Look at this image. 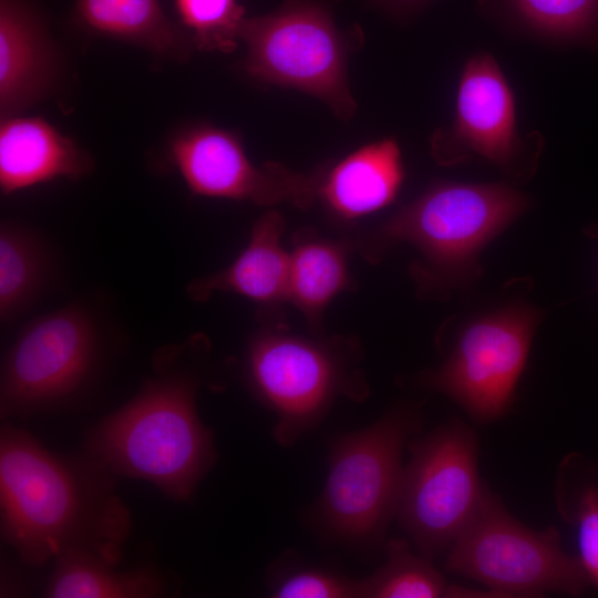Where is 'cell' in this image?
Returning a JSON list of instances; mask_svg holds the SVG:
<instances>
[{
  "instance_id": "obj_1",
  "label": "cell",
  "mask_w": 598,
  "mask_h": 598,
  "mask_svg": "<svg viewBox=\"0 0 598 598\" xmlns=\"http://www.w3.org/2000/svg\"><path fill=\"white\" fill-rule=\"evenodd\" d=\"M113 473L90 456L56 453L4 421L0 431V534L24 567L69 550L118 565L132 529Z\"/></svg>"
},
{
  "instance_id": "obj_2",
  "label": "cell",
  "mask_w": 598,
  "mask_h": 598,
  "mask_svg": "<svg viewBox=\"0 0 598 598\" xmlns=\"http://www.w3.org/2000/svg\"><path fill=\"white\" fill-rule=\"evenodd\" d=\"M198 380L163 364L124 405L93 425L84 452L115 476L151 483L189 499L217 460L212 431L196 406Z\"/></svg>"
},
{
  "instance_id": "obj_3",
  "label": "cell",
  "mask_w": 598,
  "mask_h": 598,
  "mask_svg": "<svg viewBox=\"0 0 598 598\" xmlns=\"http://www.w3.org/2000/svg\"><path fill=\"white\" fill-rule=\"evenodd\" d=\"M528 207V198L506 184L441 181L365 237L363 254L378 258L408 243L422 256L413 267L420 289L445 291L476 278L481 250Z\"/></svg>"
},
{
  "instance_id": "obj_4",
  "label": "cell",
  "mask_w": 598,
  "mask_h": 598,
  "mask_svg": "<svg viewBox=\"0 0 598 598\" xmlns=\"http://www.w3.org/2000/svg\"><path fill=\"white\" fill-rule=\"evenodd\" d=\"M420 425L417 408L399 405L333 442L317 509L327 534L354 545L382 539L396 515L403 448Z\"/></svg>"
},
{
  "instance_id": "obj_5",
  "label": "cell",
  "mask_w": 598,
  "mask_h": 598,
  "mask_svg": "<svg viewBox=\"0 0 598 598\" xmlns=\"http://www.w3.org/2000/svg\"><path fill=\"white\" fill-rule=\"evenodd\" d=\"M239 38L246 47L241 68L249 78L312 95L341 120L353 116L351 37L337 27L324 2L283 0L272 12L245 18Z\"/></svg>"
},
{
  "instance_id": "obj_6",
  "label": "cell",
  "mask_w": 598,
  "mask_h": 598,
  "mask_svg": "<svg viewBox=\"0 0 598 598\" xmlns=\"http://www.w3.org/2000/svg\"><path fill=\"white\" fill-rule=\"evenodd\" d=\"M445 569L501 597L582 595L591 585L579 558L561 546L555 527L532 529L485 485L478 507L447 550Z\"/></svg>"
},
{
  "instance_id": "obj_7",
  "label": "cell",
  "mask_w": 598,
  "mask_h": 598,
  "mask_svg": "<svg viewBox=\"0 0 598 598\" xmlns=\"http://www.w3.org/2000/svg\"><path fill=\"white\" fill-rule=\"evenodd\" d=\"M355 364L351 342L270 328L254 336L245 357L248 384L276 415L274 436L281 445L295 443L313 427L337 398L365 396L368 389Z\"/></svg>"
},
{
  "instance_id": "obj_8",
  "label": "cell",
  "mask_w": 598,
  "mask_h": 598,
  "mask_svg": "<svg viewBox=\"0 0 598 598\" xmlns=\"http://www.w3.org/2000/svg\"><path fill=\"white\" fill-rule=\"evenodd\" d=\"M102 361L92 317L72 305L41 316L7 350L0 377V415L24 420L72 405Z\"/></svg>"
},
{
  "instance_id": "obj_9",
  "label": "cell",
  "mask_w": 598,
  "mask_h": 598,
  "mask_svg": "<svg viewBox=\"0 0 598 598\" xmlns=\"http://www.w3.org/2000/svg\"><path fill=\"white\" fill-rule=\"evenodd\" d=\"M409 450L395 516L417 553L432 561L447 553L481 502L477 440L453 419L411 440Z\"/></svg>"
},
{
  "instance_id": "obj_10",
  "label": "cell",
  "mask_w": 598,
  "mask_h": 598,
  "mask_svg": "<svg viewBox=\"0 0 598 598\" xmlns=\"http://www.w3.org/2000/svg\"><path fill=\"white\" fill-rule=\"evenodd\" d=\"M543 138L518 133L514 93L496 59L487 52L463 65L453 122L437 128L431 155L443 166L482 157L505 174L524 178L536 168Z\"/></svg>"
},
{
  "instance_id": "obj_11",
  "label": "cell",
  "mask_w": 598,
  "mask_h": 598,
  "mask_svg": "<svg viewBox=\"0 0 598 598\" xmlns=\"http://www.w3.org/2000/svg\"><path fill=\"white\" fill-rule=\"evenodd\" d=\"M537 319L529 308L512 307L475 320L444 363L424 373V385L448 396L477 421L497 420L512 404Z\"/></svg>"
},
{
  "instance_id": "obj_12",
  "label": "cell",
  "mask_w": 598,
  "mask_h": 598,
  "mask_svg": "<svg viewBox=\"0 0 598 598\" xmlns=\"http://www.w3.org/2000/svg\"><path fill=\"white\" fill-rule=\"evenodd\" d=\"M169 157L194 195L270 206L290 203L309 208L318 199L320 173L303 174L268 162L257 165L230 131L196 124L169 142Z\"/></svg>"
},
{
  "instance_id": "obj_13",
  "label": "cell",
  "mask_w": 598,
  "mask_h": 598,
  "mask_svg": "<svg viewBox=\"0 0 598 598\" xmlns=\"http://www.w3.org/2000/svg\"><path fill=\"white\" fill-rule=\"evenodd\" d=\"M59 71V55L38 8L31 0H0L1 118L47 97Z\"/></svg>"
},
{
  "instance_id": "obj_14",
  "label": "cell",
  "mask_w": 598,
  "mask_h": 598,
  "mask_svg": "<svg viewBox=\"0 0 598 598\" xmlns=\"http://www.w3.org/2000/svg\"><path fill=\"white\" fill-rule=\"evenodd\" d=\"M93 159L41 116L6 117L0 125V188L3 195L56 178L76 181Z\"/></svg>"
},
{
  "instance_id": "obj_15",
  "label": "cell",
  "mask_w": 598,
  "mask_h": 598,
  "mask_svg": "<svg viewBox=\"0 0 598 598\" xmlns=\"http://www.w3.org/2000/svg\"><path fill=\"white\" fill-rule=\"evenodd\" d=\"M404 179L400 146L385 137L365 144L320 173L318 198L337 217L353 220L391 204Z\"/></svg>"
},
{
  "instance_id": "obj_16",
  "label": "cell",
  "mask_w": 598,
  "mask_h": 598,
  "mask_svg": "<svg viewBox=\"0 0 598 598\" xmlns=\"http://www.w3.org/2000/svg\"><path fill=\"white\" fill-rule=\"evenodd\" d=\"M285 219L276 210L259 217L249 241L225 269L189 282L186 288L194 301L207 300L214 292H233L261 305L287 300L290 254L281 244Z\"/></svg>"
},
{
  "instance_id": "obj_17",
  "label": "cell",
  "mask_w": 598,
  "mask_h": 598,
  "mask_svg": "<svg viewBox=\"0 0 598 598\" xmlns=\"http://www.w3.org/2000/svg\"><path fill=\"white\" fill-rule=\"evenodd\" d=\"M42 596L49 598H158L173 588L152 565L120 569L116 564L84 550H69L53 560Z\"/></svg>"
},
{
  "instance_id": "obj_18",
  "label": "cell",
  "mask_w": 598,
  "mask_h": 598,
  "mask_svg": "<svg viewBox=\"0 0 598 598\" xmlns=\"http://www.w3.org/2000/svg\"><path fill=\"white\" fill-rule=\"evenodd\" d=\"M75 19L87 30L184 62L194 45L164 13L159 0H75Z\"/></svg>"
},
{
  "instance_id": "obj_19",
  "label": "cell",
  "mask_w": 598,
  "mask_h": 598,
  "mask_svg": "<svg viewBox=\"0 0 598 598\" xmlns=\"http://www.w3.org/2000/svg\"><path fill=\"white\" fill-rule=\"evenodd\" d=\"M287 300L316 323L324 308L352 287L349 245L301 229L293 236Z\"/></svg>"
},
{
  "instance_id": "obj_20",
  "label": "cell",
  "mask_w": 598,
  "mask_h": 598,
  "mask_svg": "<svg viewBox=\"0 0 598 598\" xmlns=\"http://www.w3.org/2000/svg\"><path fill=\"white\" fill-rule=\"evenodd\" d=\"M359 598H502L485 589L450 584L432 561L414 554L405 539L388 543L386 560L359 579Z\"/></svg>"
},
{
  "instance_id": "obj_21",
  "label": "cell",
  "mask_w": 598,
  "mask_h": 598,
  "mask_svg": "<svg viewBox=\"0 0 598 598\" xmlns=\"http://www.w3.org/2000/svg\"><path fill=\"white\" fill-rule=\"evenodd\" d=\"M555 504L575 529L578 556L590 584L598 587V463L579 452L565 455L557 468Z\"/></svg>"
},
{
  "instance_id": "obj_22",
  "label": "cell",
  "mask_w": 598,
  "mask_h": 598,
  "mask_svg": "<svg viewBox=\"0 0 598 598\" xmlns=\"http://www.w3.org/2000/svg\"><path fill=\"white\" fill-rule=\"evenodd\" d=\"M47 274V255L39 238L21 226L0 228V318L8 323L37 298Z\"/></svg>"
},
{
  "instance_id": "obj_23",
  "label": "cell",
  "mask_w": 598,
  "mask_h": 598,
  "mask_svg": "<svg viewBox=\"0 0 598 598\" xmlns=\"http://www.w3.org/2000/svg\"><path fill=\"white\" fill-rule=\"evenodd\" d=\"M520 23L535 35L558 43L594 42L598 0H506Z\"/></svg>"
},
{
  "instance_id": "obj_24",
  "label": "cell",
  "mask_w": 598,
  "mask_h": 598,
  "mask_svg": "<svg viewBox=\"0 0 598 598\" xmlns=\"http://www.w3.org/2000/svg\"><path fill=\"white\" fill-rule=\"evenodd\" d=\"M179 23L195 49L229 53L240 41L245 8L239 0H173Z\"/></svg>"
},
{
  "instance_id": "obj_25",
  "label": "cell",
  "mask_w": 598,
  "mask_h": 598,
  "mask_svg": "<svg viewBox=\"0 0 598 598\" xmlns=\"http://www.w3.org/2000/svg\"><path fill=\"white\" fill-rule=\"evenodd\" d=\"M268 578L277 598H359V579L297 560L279 561Z\"/></svg>"
},
{
  "instance_id": "obj_26",
  "label": "cell",
  "mask_w": 598,
  "mask_h": 598,
  "mask_svg": "<svg viewBox=\"0 0 598 598\" xmlns=\"http://www.w3.org/2000/svg\"><path fill=\"white\" fill-rule=\"evenodd\" d=\"M377 1L391 8L404 9V8H412L414 6H417L424 2L425 0H377Z\"/></svg>"
}]
</instances>
